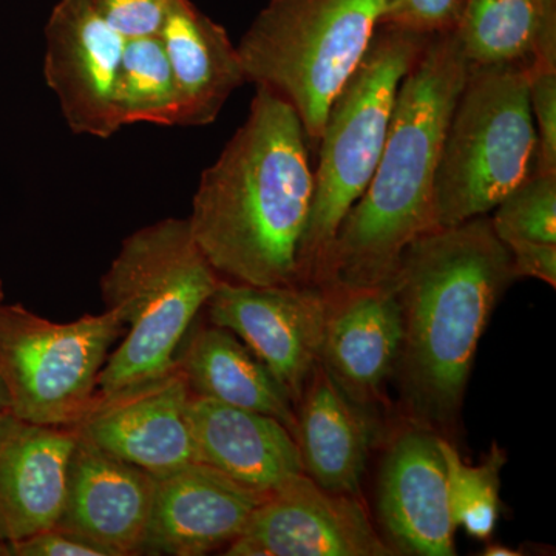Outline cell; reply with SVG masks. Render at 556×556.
Returning <instances> with one entry per match:
<instances>
[{
	"instance_id": "6da1fadb",
	"label": "cell",
	"mask_w": 556,
	"mask_h": 556,
	"mask_svg": "<svg viewBox=\"0 0 556 556\" xmlns=\"http://www.w3.org/2000/svg\"><path fill=\"white\" fill-rule=\"evenodd\" d=\"M255 89L243 126L201 174L188 223L222 280L294 287L313 211L311 148L291 105Z\"/></svg>"
},
{
	"instance_id": "7a4b0ae2",
	"label": "cell",
	"mask_w": 556,
	"mask_h": 556,
	"mask_svg": "<svg viewBox=\"0 0 556 556\" xmlns=\"http://www.w3.org/2000/svg\"><path fill=\"white\" fill-rule=\"evenodd\" d=\"M489 215L424 233L402 252L393 280L402 317L396 378L416 426L452 431L479 342L517 281Z\"/></svg>"
},
{
	"instance_id": "3957f363",
	"label": "cell",
	"mask_w": 556,
	"mask_h": 556,
	"mask_svg": "<svg viewBox=\"0 0 556 556\" xmlns=\"http://www.w3.org/2000/svg\"><path fill=\"white\" fill-rule=\"evenodd\" d=\"M467 72L455 31L428 38L402 79L378 166L336 233L320 288L390 285L408 244L438 229L439 156Z\"/></svg>"
},
{
	"instance_id": "277c9868",
	"label": "cell",
	"mask_w": 556,
	"mask_h": 556,
	"mask_svg": "<svg viewBox=\"0 0 556 556\" xmlns=\"http://www.w3.org/2000/svg\"><path fill=\"white\" fill-rule=\"evenodd\" d=\"M188 218H166L124 239L101 277L105 309L123 320V339L100 375V394L161 378L177 367L189 329L217 289Z\"/></svg>"
},
{
	"instance_id": "5b68a950",
	"label": "cell",
	"mask_w": 556,
	"mask_h": 556,
	"mask_svg": "<svg viewBox=\"0 0 556 556\" xmlns=\"http://www.w3.org/2000/svg\"><path fill=\"white\" fill-rule=\"evenodd\" d=\"M428 38L378 25L357 68L332 101L316 148L313 211L300 251V283L320 288L336 233L378 166L402 79Z\"/></svg>"
},
{
	"instance_id": "8992f818",
	"label": "cell",
	"mask_w": 556,
	"mask_h": 556,
	"mask_svg": "<svg viewBox=\"0 0 556 556\" xmlns=\"http://www.w3.org/2000/svg\"><path fill=\"white\" fill-rule=\"evenodd\" d=\"M529 80L527 64H468L439 156L438 229L489 215L535 174Z\"/></svg>"
},
{
	"instance_id": "52a82bcc",
	"label": "cell",
	"mask_w": 556,
	"mask_h": 556,
	"mask_svg": "<svg viewBox=\"0 0 556 556\" xmlns=\"http://www.w3.org/2000/svg\"><path fill=\"white\" fill-rule=\"evenodd\" d=\"M380 10L382 0H269L237 46L248 83L291 105L311 150L371 42Z\"/></svg>"
},
{
	"instance_id": "ba28073f",
	"label": "cell",
	"mask_w": 556,
	"mask_h": 556,
	"mask_svg": "<svg viewBox=\"0 0 556 556\" xmlns=\"http://www.w3.org/2000/svg\"><path fill=\"white\" fill-rule=\"evenodd\" d=\"M124 332L115 311L60 324L0 303V379L13 416L75 427L100 393L102 368Z\"/></svg>"
},
{
	"instance_id": "9c48e42d",
	"label": "cell",
	"mask_w": 556,
	"mask_h": 556,
	"mask_svg": "<svg viewBox=\"0 0 556 556\" xmlns=\"http://www.w3.org/2000/svg\"><path fill=\"white\" fill-rule=\"evenodd\" d=\"M228 556H396L357 496L305 473L263 495Z\"/></svg>"
},
{
	"instance_id": "30bf717a",
	"label": "cell",
	"mask_w": 556,
	"mask_h": 556,
	"mask_svg": "<svg viewBox=\"0 0 556 556\" xmlns=\"http://www.w3.org/2000/svg\"><path fill=\"white\" fill-rule=\"evenodd\" d=\"M204 309L211 324L233 332L262 361L295 407L311 372L320 364L327 311L324 289L219 280Z\"/></svg>"
},
{
	"instance_id": "8fae6325",
	"label": "cell",
	"mask_w": 556,
	"mask_h": 556,
	"mask_svg": "<svg viewBox=\"0 0 556 556\" xmlns=\"http://www.w3.org/2000/svg\"><path fill=\"white\" fill-rule=\"evenodd\" d=\"M43 75L70 130L108 139L124 127L119 73L126 39L91 0H60L46 27Z\"/></svg>"
},
{
	"instance_id": "7c38bea8",
	"label": "cell",
	"mask_w": 556,
	"mask_h": 556,
	"mask_svg": "<svg viewBox=\"0 0 556 556\" xmlns=\"http://www.w3.org/2000/svg\"><path fill=\"white\" fill-rule=\"evenodd\" d=\"M190 393L177 367L161 378L98 393L75 430L94 447L153 477L197 463L189 422Z\"/></svg>"
},
{
	"instance_id": "4fadbf2b",
	"label": "cell",
	"mask_w": 556,
	"mask_h": 556,
	"mask_svg": "<svg viewBox=\"0 0 556 556\" xmlns=\"http://www.w3.org/2000/svg\"><path fill=\"white\" fill-rule=\"evenodd\" d=\"M441 434L405 428L391 441L378 481V517L396 555H456Z\"/></svg>"
},
{
	"instance_id": "5bb4252c",
	"label": "cell",
	"mask_w": 556,
	"mask_h": 556,
	"mask_svg": "<svg viewBox=\"0 0 556 556\" xmlns=\"http://www.w3.org/2000/svg\"><path fill=\"white\" fill-rule=\"evenodd\" d=\"M155 478L141 555L203 556L226 548L265 495L201 463Z\"/></svg>"
},
{
	"instance_id": "9a60e30c",
	"label": "cell",
	"mask_w": 556,
	"mask_h": 556,
	"mask_svg": "<svg viewBox=\"0 0 556 556\" xmlns=\"http://www.w3.org/2000/svg\"><path fill=\"white\" fill-rule=\"evenodd\" d=\"M327 300L320 364L362 408L382 401L402 345V317L391 285L321 288Z\"/></svg>"
},
{
	"instance_id": "2e32d148",
	"label": "cell",
	"mask_w": 556,
	"mask_h": 556,
	"mask_svg": "<svg viewBox=\"0 0 556 556\" xmlns=\"http://www.w3.org/2000/svg\"><path fill=\"white\" fill-rule=\"evenodd\" d=\"M156 478L78 437L56 526L89 538L112 556L141 555Z\"/></svg>"
},
{
	"instance_id": "e0dca14e",
	"label": "cell",
	"mask_w": 556,
	"mask_h": 556,
	"mask_svg": "<svg viewBox=\"0 0 556 556\" xmlns=\"http://www.w3.org/2000/svg\"><path fill=\"white\" fill-rule=\"evenodd\" d=\"M76 441L73 427L0 420V544L58 525Z\"/></svg>"
},
{
	"instance_id": "ac0fdd59",
	"label": "cell",
	"mask_w": 556,
	"mask_h": 556,
	"mask_svg": "<svg viewBox=\"0 0 556 556\" xmlns=\"http://www.w3.org/2000/svg\"><path fill=\"white\" fill-rule=\"evenodd\" d=\"M189 422L197 463L248 489L270 492L305 473L298 442L274 417L192 394Z\"/></svg>"
},
{
	"instance_id": "d6986e66",
	"label": "cell",
	"mask_w": 556,
	"mask_h": 556,
	"mask_svg": "<svg viewBox=\"0 0 556 556\" xmlns=\"http://www.w3.org/2000/svg\"><path fill=\"white\" fill-rule=\"evenodd\" d=\"M294 439L306 477L329 492L358 496L375 427L321 364L295 404Z\"/></svg>"
},
{
	"instance_id": "ffe728a7",
	"label": "cell",
	"mask_w": 556,
	"mask_h": 556,
	"mask_svg": "<svg viewBox=\"0 0 556 556\" xmlns=\"http://www.w3.org/2000/svg\"><path fill=\"white\" fill-rule=\"evenodd\" d=\"M160 39L177 83L178 127L214 123L230 94L248 83L228 31L190 0H177Z\"/></svg>"
},
{
	"instance_id": "44dd1931",
	"label": "cell",
	"mask_w": 556,
	"mask_h": 556,
	"mask_svg": "<svg viewBox=\"0 0 556 556\" xmlns=\"http://www.w3.org/2000/svg\"><path fill=\"white\" fill-rule=\"evenodd\" d=\"M177 368L193 396L274 417L295 433V407L285 388L233 332L211 324L189 329Z\"/></svg>"
},
{
	"instance_id": "7402d4cb",
	"label": "cell",
	"mask_w": 556,
	"mask_h": 556,
	"mask_svg": "<svg viewBox=\"0 0 556 556\" xmlns=\"http://www.w3.org/2000/svg\"><path fill=\"white\" fill-rule=\"evenodd\" d=\"M455 33L470 65L556 67V0H460Z\"/></svg>"
},
{
	"instance_id": "603a6c76",
	"label": "cell",
	"mask_w": 556,
	"mask_h": 556,
	"mask_svg": "<svg viewBox=\"0 0 556 556\" xmlns=\"http://www.w3.org/2000/svg\"><path fill=\"white\" fill-rule=\"evenodd\" d=\"M119 112L124 126L149 123L178 127L177 83L160 36L126 40L119 73Z\"/></svg>"
},
{
	"instance_id": "cb8c5ba5",
	"label": "cell",
	"mask_w": 556,
	"mask_h": 556,
	"mask_svg": "<svg viewBox=\"0 0 556 556\" xmlns=\"http://www.w3.org/2000/svg\"><path fill=\"white\" fill-rule=\"evenodd\" d=\"M439 448L447 468L450 510L456 527L479 541H489L500 515L501 471L507 463L506 452L492 445L484 463H464L455 445L439 437Z\"/></svg>"
},
{
	"instance_id": "d4e9b609",
	"label": "cell",
	"mask_w": 556,
	"mask_h": 556,
	"mask_svg": "<svg viewBox=\"0 0 556 556\" xmlns=\"http://www.w3.org/2000/svg\"><path fill=\"white\" fill-rule=\"evenodd\" d=\"M497 239L556 244V175L533 174L493 208Z\"/></svg>"
},
{
	"instance_id": "484cf974",
	"label": "cell",
	"mask_w": 556,
	"mask_h": 556,
	"mask_svg": "<svg viewBox=\"0 0 556 556\" xmlns=\"http://www.w3.org/2000/svg\"><path fill=\"white\" fill-rule=\"evenodd\" d=\"M529 100L536 131V174L556 175V67L530 65Z\"/></svg>"
},
{
	"instance_id": "4316f807",
	"label": "cell",
	"mask_w": 556,
	"mask_h": 556,
	"mask_svg": "<svg viewBox=\"0 0 556 556\" xmlns=\"http://www.w3.org/2000/svg\"><path fill=\"white\" fill-rule=\"evenodd\" d=\"M460 0H382L379 25L417 35H445L456 30Z\"/></svg>"
},
{
	"instance_id": "83f0119b",
	"label": "cell",
	"mask_w": 556,
	"mask_h": 556,
	"mask_svg": "<svg viewBox=\"0 0 556 556\" xmlns=\"http://www.w3.org/2000/svg\"><path fill=\"white\" fill-rule=\"evenodd\" d=\"M177 0H91L98 14L124 39L160 36Z\"/></svg>"
},
{
	"instance_id": "f1b7e54d",
	"label": "cell",
	"mask_w": 556,
	"mask_h": 556,
	"mask_svg": "<svg viewBox=\"0 0 556 556\" xmlns=\"http://www.w3.org/2000/svg\"><path fill=\"white\" fill-rule=\"evenodd\" d=\"M2 556H112L89 538L54 526L13 543L2 544Z\"/></svg>"
},
{
	"instance_id": "f546056e",
	"label": "cell",
	"mask_w": 556,
	"mask_h": 556,
	"mask_svg": "<svg viewBox=\"0 0 556 556\" xmlns=\"http://www.w3.org/2000/svg\"><path fill=\"white\" fill-rule=\"evenodd\" d=\"M506 244L517 278H536L556 287V244L511 240Z\"/></svg>"
},
{
	"instance_id": "4dcf8cb0",
	"label": "cell",
	"mask_w": 556,
	"mask_h": 556,
	"mask_svg": "<svg viewBox=\"0 0 556 556\" xmlns=\"http://www.w3.org/2000/svg\"><path fill=\"white\" fill-rule=\"evenodd\" d=\"M481 555L484 556H518L522 555V552H518L517 548L504 546V544H486L484 552Z\"/></svg>"
},
{
	"instance_id": "1f68e13d",
	"label": "cell",
	"mask_w": 556,
	"mask_h": 556,
	"mask_svg": "<svg viewBox=\"0 0 556 556\" xmlns=\"http://www.w3.org/2000/svg\"><path fill=\"white\" fill-rule=\"evenodd\" d=\"M11 415H13V413H11L9 391H7L5 383L0 379V420Z\"/></svg>"
},
{
	"instance_id": "d6a6232c",
	"label": "cell",
	"mask_w": 556,
	"mask_h": 556,
	"mask_svg": "<svg viewBox=\"0 0 556 556\" xmlns=\"http://www.w3.org/2000/svg\"><path fill=\"white\" fill-rule=\"evenodd\" d=\"M3 299H5V295H3L2 280H0V303H3Z\"/></svg>"
},
{
	"instance_id": "836d02e7",
	"label": "cell",
	"mask_w": 556,
	"mask_h": 556,
	"mask_svg": "<svg viewBox=\"0 0 556 556\" xmlns=\"http://www.w3.org/2000/svg\"><path fill=\"white\" fill-rule=\"evenodd\" d=\"M0 556H2V544H0Z\"/></svg>"
}]
</instances>
